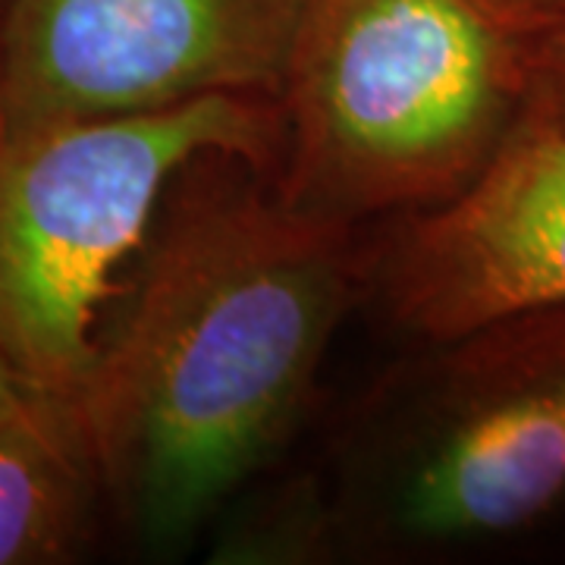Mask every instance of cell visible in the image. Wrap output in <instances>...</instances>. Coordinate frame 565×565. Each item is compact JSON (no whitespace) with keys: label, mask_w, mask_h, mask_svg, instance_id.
Here are the masks:
<instances>
[{"label":"cell","mask_w":565,"mask_h":565,"mask_svg":"<svg viewBox=\"0 0 565 565\" xmlns=\"http://www.w3.org/2000/svg\"><path fill=\"white\" fill-rule=\"evenodd\" d=\"M305 0H7L0 139L245 95L280 98Z\"/></svg>","instance_id":"obj_5"},{"label":"cell","mask_w":565,"mask_h":565,"mask_svg":"<svg viewBox=\"0 0 565 565\" xmlns=\"http://www.w3.org/2000/svg\"><path fill=\"white\" fill-rule=\"evenodd\" d=\"M32 393L35 390H29L7 364L0 362V424L7 422V418H13Z\"/></svg>","instance_id":"obj_9"},{"label":"cell","mask_w":565,"mask_h":565,"mask_svg":"<svg viewBox=\"0 0 565 565\" xmlns=\"http://www.w3.org/2000/svg\"><path fill=\"white\" fill-rule=\"evenodd\" d=\"M525 117L565 132V10L537 25Z\"/></svg>","instance_id":"obj_8"},{"label":"cell","mask_w":565,"mask_h":565,"mask_svg":"<svg viewBox=\"0 0 565 565\" xmlns=\"http://www.w3.org/2000/svg\"><path fill=\"white\" fill-rule=\"evenodd\" d=\"M98 497L76 405L32 393L0 424V565L73 553Z\"/></svg>","instance_id":"obj_7"},{"label":"cell","mask_w":565,"mask_h":565,"mask_svg":"<svg viewBox=\"0 0 565 565\" xmlns=\"http://www.w3.org/2000/svg\"><path fill=\"white\" fill-rule=\"evenodd\" d=\"M364 280L408 337L565 305V132L522 120L452 199L396 217Z\"/></svg>","instance_id":"obj_6"},{"label":"cell","mask_w":565,"mask_h":565,"mask_svg":"<svg viewBox=\"0 0 565 565\" xmlns=\"http://www.w3.org/2000/svg\"><path fill=\"white\" fill-rule=\"evenodd\" d=\"M359 280L355 230L289 207L262 163L182 170L76 399L102 493L148 553L192 544L280 449Z\"/></svg>","instance_id":"obj_1"},{"label":"cell","mask_w":565,"mask_h":565,"mask_svg":"<svg viewBox=\"0 0 565 565\" xmlns=\"http://www.w3.org/2000/svg\"><path fill=\"white\" fill-rule=\"evenodd\" d=\"M305 484L323 553H430L544 519L565 500V305L422 340Z\"/></svg>","instance_id":"obj_3"},{"label":"cell","mask_w":565,"mask_h":565,"mask_svg":"<svg viewBox=\"0 0 565 565\" xmlns=\"http://www.w3.org/2000/svg\"><path fill=\"white\" fill-rule=\"evenodd\" d=\"M3 10H7V0H0V22H3Z\"/></svg>","instance_id":"obj_11"},{"label":"cell","mask_w":565,"mask_h":565,"mask_svg":"<svg viewBox=\"0 0 565 565\" xmlns=\"http://www.w3.org/2000/svg\"><path fill=\"white\" fill-rule=\"evenodd\" d=\"M522 7H527L531 13H537V17H556V13H563L565 10V0H519Z\"/></svg>","instance_id":"obj_10"},{"label":"cell","mask_w":565,"mask_h":565,"mask_svg":"<svg viewBox=\"0 0 565 565\" xmlns=\"http://www.w3.org/2000/svg\"><path fill=\"white\" fill-rule=\"evenodd\" d=\"M541 22L519 0H305L282 202L355 230L452 199L525 120Z\"/></svg>","instance_id":"obj_2"},{"label":"cell","mask_w":565,"mask_h":565,"mask_svg":"<svg viewBox=\"0 0 565 565\" xmlns=\"http://www.w3.org/2000/svg\"><path fill=\"white\" fill-rule=\"evenodd\" d=\"M280 141V104L245 95L0 139V362L76 405L182 170L239 154L274 177Z\"/></svg>","instance_id":"obj_4"}]
</instances>
